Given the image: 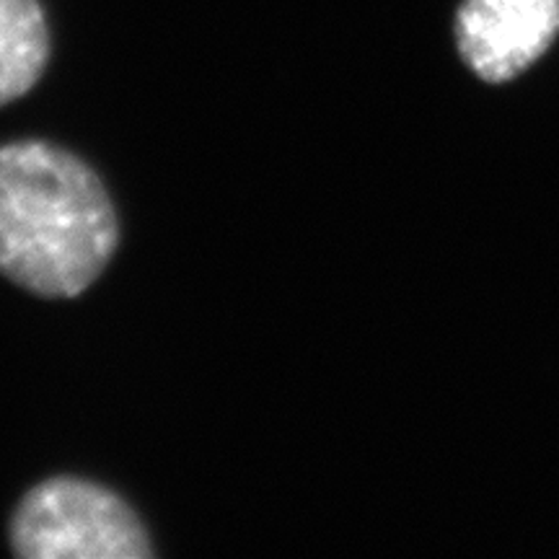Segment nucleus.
I'll list each match as a JSON object with an SVG mask.
<instances>
[{"label": "nucleus", "mask_w": 559, "mask_h": 559, "mask_svg": "<svg viewBox=\"0 0 559 559\" xmlns=\"http://www.w3.org/2000/svg\"><path fill=\"white\" fill-rule=\"evenodd\" d=\"M120 241L107 190L73 153L41 140L0 148V275L41 298H73Z\"/></svg>", "instance_id": "nucleus-1"}, {"label": "nucleus", "mask_w": 559, "mask_h": 559, "mask_svg": "<svg viewBox=\"0 0 559 559\" xmlns=\"http://www.w3.org/2000/svg\"><path fill=\"white\" fill-rule=\"evenodd\" d=\"M11 544L26 559H143L148 534L128 502L94 481L58 477L21 500Z\"/></svg>", "instance_id": "nucleus-2"}, {"label": "nucleus", "mask_w": 559, "mask_h": 559, "mask_svg": "<svg viewBox=\"0 0 559 559\" xmlns=\"http://www.w3.org/2000/svg\"><path fill=\"white\" fill-rule=\"evenodd\" d=\"M559 34V0H464L456 13L461 58L479 79L523 73Z\"/></svg>", "instance_id": "nucleus-3"}, {"label": "nucleus", "mask_w": 559, "mask_h": 559, "mask_svg": "<svg viewBox=\"0 0 559 559\" xmlns=\"http://www.w3.org/2000/svg\"><path fill=\"white\" fill-rule=\"evenodd\" d=\"M47 58L50 34L39 0H0V107L32 91Z\"/></svg>", "instance_id": "nucleus-4"}]
</instances>
